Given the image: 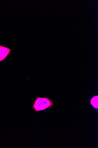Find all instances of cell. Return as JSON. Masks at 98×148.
Listing matches in <instances>:
<instances>
[{
	"label": "cell",
	"mask_w": 98,
	"mask_h": 148,
	"mask_svg": "<svg viewBox=\"0 0 98 148\" xmlns=\"http://www.w3.org/2000/svg\"><path fill=\"white\" fill-rule=\"evenodd\" d=\"M12 50L9 48L0 45V62L6 59Z\"/></svg>",
	"instance_id": "obj_2"
},
{
	"label": "cell",
	"mask_w": 98,
	"mask_h": 148,
	"mask_svg": "<svg viewBox=\"0 0 98 148\" xmlns=\"http://www.w3.org/2000/svg\"><path fill=\"white\" fill-rule=\"evenodd\" d=\"M53 102L48 97L43 98L37 97L32 106V109H34L35 112L45 110L54 106Z\"/></svg>",
	"instance_id": "obj_1"
},
{
	"label": "cell",
	"mask_w": 98,
	"mask_h": 148,
	"mask_svg": "<svg viewBox=\"0 0 98 148\" xmlns=\"http://www.w3.org/2000/svg\"><path fill=\"white\" fill-rule=\"evenodd\" d=\"M98 96H96L93 97L91 101V104L94 108L97 109L98 108Z\"/></svg>",
	"instance_id": "obj_3"
}]
</instances>
